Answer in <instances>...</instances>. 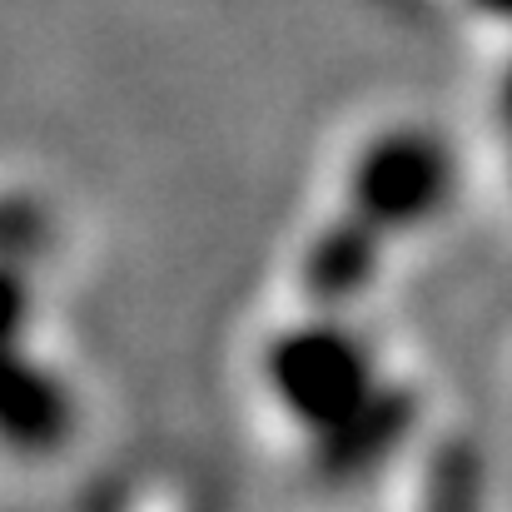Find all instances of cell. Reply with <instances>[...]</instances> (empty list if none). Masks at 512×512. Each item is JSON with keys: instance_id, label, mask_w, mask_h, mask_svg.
Here are the masks:
<instances>
[{"instance_id": "obj_1", "label": "cell", "mask_w": 512, "mask_h": 512, "mask_svg": "<svg viewBox=\"0 0 512 512\" xmlns=\"http://www.w3.org/2000/svg\"><path fill=\"white\" fill-rule=\"evenodd\" d=\"M269 383L299 423L334 433L373 398V363L363 343L348 339L343 329L314 324L284 334L269 348Z\"/></svg>"}, {"instance_id": "obj_2", "label": "cell", "mask_w": 512, "mask_h": 512, "mask_svg": "<svg viewBox=\"0 0 512 512\" xmlns=\"http://www.w3.org/2000/svg\"><path fill=\"white\" fill-rule=\"evenodd\" d=\"M453 189V160L428 135L398 130L368 145L353 170V214L373 229H408L443 209Z\"/></svg>"}, {"instance_id": "obj_3", "label": "cell", "mask_w": 512, "mask_h": 512, "mask_svg": "<svg viewBox=\"0 0 512 512\" xmlns=\"http://www.w3.org/2000/svg\"><path fill=\"white\" fill-rule=\"evenodd\" d=\"M70 428V398L45 368L15 358V343L0 348V433L20 448H55Z\"/></svg>"}, {"instance_id": "obj_4", "label": "cell", "mask_w": 512, "mask_h": 512, "mask_svg": "<svg viewBox=\"0 0 512 512\" xmlns=\"http://www.w3.org/2000/svg\"><path fill=\"white\" fill-rule=\"evenodd\" d=\"M373 264H378V229L353 214L348 224H334L314 244L309 289L324 294V299H348V294H358L373 279Z\"/></svg>"}, {"instance_id": "obj_5", "label": "cell", "mask_w": 512, "mask_h": 512, "mask_svg": "<svg viewBox=\"0 0 512 512\" xmlns=\"http://www.w3.org/2000/svg\"><path fill=\"white\" fill-rule=\"evenodd\" d=\"M20 324H25V284L10 269H0V348L15 343Z\"/></svg>"}, {"instance_id": "obj_6", "label": "cell", "mask_w": 512, "mask_h": 512, "mask_svg": "<svg viewBox=\"0 0 512 512\" xmlns=\"http://www.w3.org/2000/svg\"><path fill=\"white\" fill-rule=\"evenodd\" d=\"M488 5H493V10H508V15H512V0H488Z\"/></svg>"}]
</instances>
